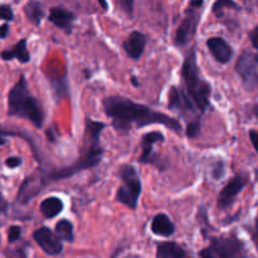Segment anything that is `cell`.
Segmentation results:
<instances>
[{
    "label": "cell",
    "instance_id": "22",
    "mask_svg": "<svg viewBox=\"0 0 258 258\" xmlns=\"http://www.w3.org/2000/svg\"><path fill=\"white\" fill-rule=\"evenodd\" d=\"M224 8H234V9H237L238 5H237L233 0H217L213 4V13L214 14L219 15V12H221L222 9H224Z\"/></svg>",
    "mask_w": 258,
    "mask_h": 258
},
{
    "label": "cell",
    "instance_id": "28",
    "mask_svg": "<svg viewBox=\"0 0 258 258\" xmlns=\"http://www.w3.org/2000/svg\"><path fill=\"white\" fill-rule=\"evenodd\" d=\"M249 39H251L253 47L258 49V27H256L253 30H252L251 34H249Z\"/></svg>",
    "mask_w": 258,
    "mask_h": 258
},
{
    "label": "cell",
    "instance_id": "3",
    "mask_svg": "<svg viewBox=\"0 0 258 258\" xmlns=\"http://www.w3.org/2000/svg\"><path fill=\"white\" fill-rule=\"evenodd\" d=\"M8 113L15 117L27 118L37 127H42L44 115L39 102L28 88L24 76L20 77L8 95Z\"/></svg>",
    "mask_w": 258,
    "mask_h": 258
},
{
    "label": "cell",
    "instance_id": "5",
    "mask_svg": "<svg viewBox=\"0 0 258 258\" xmlns=\"http://www.w3.org/2000/svg\"><path fill=\"white\" fill-rule=\"evenodd\" d=\"M122 185L118 188L116 199L131 209L138 208L141 194V180L138 170L133 165H123L120 170Z\"/></svg>",
    "mask_w": 258,
    "mask_h": 258
},
{
    "label": "cell",
    "instance_id": "11",
    "mask_svg": "<svg viewBox=\"0 0 258 258\" xmlns=\"http://www.w3.org/2000/svg\"><path fill=\"white\" fill-rule=\"evenodd\" d=\"M246 186V179L242 175H237L227 184L223 190L219 193L218 197V208L227 209L233 204L234 199L242 191V189Z\"/></svg>",
    "mask_w": 258,
    "mask_h": 258
},
{
    "label": "cell",
    "instance_id": "33",
    "mask_svg": "<svg viewBox=\"0 0 258 258\" xmlns=\"http://www.w3.org/2000/svg\"><path fill=\"white\" fill-rule=\"evenodd\" d=\"M98 3H100V4H101V7H102L103 9H105V10H107L108 5H107V2H106V0H98Z\"/></svg>",
    "mask_w": 258,
    "mask_h": 258
},
{
    "label": "cell",
    "instance_id": "15",
    "mask_svg": "<svg viewBox=\"0 0 258 258\" xmlns=\"http://www.w3.org/2000/svg\"><path fill=\"white\" fill-rule=\"evenodd\" d=\"M164 135L159 131H151V133L145 134L141 141V148H143V154L140 155L139 161L144 164L151 163V153H153V146L155 143H163Z\"/></svg>",
    "mask_w": 258,
    "mask_h": 258
},
{
    "label": "cell",
    "instance_id": "32",
    "mask_svg": "<svg viewBox=\"0 0 258 258\" xmlns=\"http://www.w3.org/2000/svg\"><path fill=\"white\" fill-rule=\"evenodd\" d=\"M202 5H203V0H190V4H189V7L201 8Z\"/></svg>",
    "mask_w": 258,
    "mask_h": 258
},
{
    "label": "cell",
    "instance_id": "21",
    "mask_svg": "<svg viewBox=\"0 0 258 258\" xmlns=\"http://www.w3.org/2000/svg\"><path fill=\"white\" fill-rule=\"evenodd\" d=\"M55 233L62 241L72 242L73 241V226L67 219H62L55 224Z\"/></svg>",
    "mask_w": 258,
    "mask_h": 258
},
{
    "label": "cell",
    "instance_id": "16",
    "mask_svg": "<svg viewBox=\"0 0 258 258\" xmlns=\"http://www.w3.org/2000/svg\"><path fill=\"white\" fill-rule=\"evenodd\" d=\"M151 231L156 236L170 237L175 232V227L166 214H158L151 222Z\"/></svg>",
    "mask_w": 258,
    "mask_h": 258
},
{
    "label": "cell",
    "instance_id": "26",
    "mask_svg": "<svg viewBox=\"0 0 258 258\" xmlns=\"http://www.w3.org/2000/svg\"><path fill=\"white\" fill-rule=\"evenodd\" d=\"M5 165L10 169L18 168V166L22 165V158H19V156H10V158L5 160Z\"/></svg>",
    "mask_w": 258,
    "mask_h": 258
},
{
    "label": "cell",
    "instance_id": "6",
    "mask_svg": "<svg viewBox=\"0 0 258 258\" xmlns=\"http://www.w3.org/2000/svg\"><path fill=\"white\" fill-rule=\"evenodd\" d=\"M242 243L234 237H224V238H212L211 246L202 251L199 256L213 258H231L237 257L242 253Z\"/></svg>",
    "mask_w": 258,
    "mask_h": 258
},
{
    "label": "cell",
    "instance_id": "23",
    "mask_svg": "<svg viewBox=\"0 0 258 258\" xmlns=\"http://www.w3.org/2000/svg\"><path fill=\"white\" fill-rule=\"evenodd\" d=\"M201 134V121L196 120V121H190L186 126V135L188 138L194 139Z\"/></svg>",
    "mask_w": 258,
    "mask_h": 258
},
{
    "label": "cell",
    "instance_id": "24",
    "mask_svg": "<svg viewBox=\"0 0 258 258\" xmlns=\"http://www.w3.org/2000/svg\"><path fill=\"white\" fill-rule=\"evenodd\" d=\"M22 236V228L19 226H12L9 228V232H8V241L10 243H14Z\"/></svg>",
    "mask_w": 258,
    "mask_h": 258
},
{
    "label": "cell",
    "instance_id": "4",
    "mask_svg": "<svg viewBox=\"0 0 258 258\" xmlns=\"http://www.w3.org/2000/svg\"><path fill=\"white\" fill-rule=\"evenodd\" d=\"M181 75H183L184 85H185V92L193 100L194 105L201 112L207 111V108L209 107V95H211L212 88L209 83L201 78L194 48L188 53L184 60Z\"/></svg>",
    "mask_w": 258,
    "mask_h": 258
},
{
    "label": "cell",
    "instance_id": "37",
    "mask_svg": "<svg viewBox=\"0 0 258 258\" xmlns=\"http://www.w3.org/2000/svg\"><path fill=\"white\" fill-rule=\"evenodd\" d=\"M256 227H257V234H258V217H257V221H256Z\"/></svg>",
    "mask_w": 258,
    "mask_h": 258
},
{
    "label": "cell",
    "instance_id": "9",
    "mask_svg": "<svg viewBox=\"0 0 258 258\" xmlns=\"http://www.w3.org/2000/svg\"><path fill=\"white\" fill-rule=\"evenodd\" d=\"M33 237H34V241L37 242L38 246L49 256H57L62 252V239L57 236V233L50 231L48 227H42V228L37 229Z\"/></svg>",
    "mask_w": 258,
    "mask_h": 258
},
{
    "label": "cell",
    "instance_id": "19",
    "mask_svg": "<svg viewBox=\"0 0 258 258\" xmlns=\"http://www.w3.org/2000/svg\"><path fill=\"white\" fill-rule=\"evenodd\" d=\"M63 211V203L57 197H49L40 203V212L45 218H54Z\"/></svg>",
    "mask_w": 258,
    "mask_h": 258
},
{
    "label": "cell",
    "instance_id": "31",
    "mask_svg": "<svg viewBox=\"0 0 258 258\" xmlns=\"http://www.w3.org/2000/svg\"><path fill=\"white\" fill-rule=\"evenodd\" d=\"M7 208H8V203L5 202V199L3 198L2 194H0V213H3V212L7 211Z\"/></svg>",
    "mask_w": 258,
    "mask_h": 258
},
{
    "label": "cell",
    "instance_id": "18",
    "mask_svg": "<svg viewBox=\"0 0 258 258\" xmlns=\"http://www.w3.org/2000/svg\"><path fill=\"white\" fill-rule=\"evenodd\" d=\"M186 253L179 244L174 242H164L158 246L156 257L158 258H183Z\"/></svg>",
    "mask_w": 258,
    "mask_h": 258
},
{
    "label": "cell",
    "instance_id": "2",
    "mask_svg": "<svg viewBox=\"0 0 258 258\" xmlns=\"http://www.w3.org/2000/svg\"><path fill=\"white\" fill-rule=\"evenodd\" d=\"M105 127V123L96 122V121H87V134L90 136V146L87 148L86 153L83 154L82 158L78 159L75 164L71 166L63 168L60 170H55L53 173L44 174V178L47 183H52V181L62 180V179L71 178L75 174L80 173V171L90 169L92 166L97 165L102 159V149L100 145V134Z\"/></svg>",
    "mask_w": 258,
    "mask_h": 258
},
{
    "label": "cell",
    "instance_id": "14",
    "mask_svg": "<svg viewBox=\"0 0 258 258\" xmlns=\"http://www.w3.org/2000/svg\"><path fill=\"white\" fill-rule=\"evenodd\" d=\"M76 17L70 10L62 9V8H53L49 13V20L59 29L64 30L66 33H70L72 30L73 22Z\"/></svg>",
    "mask_w": 258,
    "mask_h": 258
},
{
    "label": "cell",
    "instance_id": "36",
    "mask_svg": "<svg viewBox=\"0 0 258 258\" xmlns=\"http://www.w3.org/2000/svg\"><path fill=\"white\" fill-rule=\"evenodd\" d=\"M133 83H134V85L136 86V87H138V86H139V82H138V81L135 80V78H133Z\"/></svg>",
    "mask_w": 258,
    "mask_h": 258
},
{
    "label": "cell",
    "instance_id": "8",
    "mask_svg": "<svg viewBox=\"0 0 258 258\" xmlns=\"http://www.w3.org/2000/svg\"><path fill=\"white\" fill-rule=\"evenodd\" d=\"M197 9L198 8H189L186 17L184 18L183 22L179 25L178 30H176L175 43L179 47H184V45L188 44L191 40V38H193V35L196 34L199 20H201V15L197 12Z\"/></svg>",
    "mask_w": 258,
    "mask_h": 258
},
{
    "label": "cell",
    "instance_id": "27",
    "mask_svg": "<svg viewBox=\"0 0 258 258\" xmlns=\"http://www.w3.org/2000/svg\"><path fill=\"white\" fill-rule=\"evenodd\" d=\"M223 175H224V163L222 160H219L213 169V176L214 179H221Z\"/></svg>",
    "mask_w": 258,
    "mask_h": 258
},
{
    "label": "cell",
    "instance_id": "10",
    "mask_svg": "<svg viewBox=\"0 0 258 258\" xmlns=\"http://www.w3.org/2000/svg\"><path fill=\"white\" fill-rule=\"evenodd\" d=\"M47 181H45L44 174H34L32 176H28L24 181H23L22 186L19 189V193H18V201L20 203L25 204L29 201H32L35 196L40 193V191L44 189V186L47 185Z\"/></svg>",
    "mask_w": 258,
    "mask_h": 258
},
{
    "label": "cell",
    "instance_id": "25",
    "mask_svg": "<svg viewBox=\"0 0 258 258\" xmlns=\"http://www.w3.org/2000/svg\"><path fill=\"white\" fill-rule=\"evenodd\" d=\"M0 19L7 20V22L14 19V14H13V10L9 5H0Z\"/></svg>",
    "mask_w": 258,
    "mask_h": 258
},
{
    "label": "cell",
    "instance_id": "29",
    "mask_svg": "<svg viewBox=\"0 0 258 258\" xmlns=\"http://www.w3.org/2000/svg\"><path fill=\"white\" fill-rule=\"evenodd\" d=\"M249 139H251L252 144H253L254 149H256V151L258 153V133L257 131H254V130L249 131Z\"/></svg>",
    "mask_w": 258,
    "mask_h": 258
},
{
    "label": "cell",
    "instance_id": "17",
    "mask_svg": "<svg viewBox=\"0 0 258 258\" xmlns=\"http://www.w3.org/2000/svg\"><path fill=\"white\" fill-rule=\"evenodd\" d=\"M2 58L4 60L18 59L22 63H28L30 60V54L27 49V39H22L14 45V48L10 50L2 52Z\"/></svg>",
    "mask_w": 258,
    "mask_h": 258
},
{
    "label": "cell",
    "instance_id": "34",
    "mask_svg": "<svg viewBox=\"0 0 258 258\" xmlns=\"http://www.w3.org/2000/svg\"><path fill=\"white\" fill-rule=\"evenodd\" d=\"M5 143H7V140H5V138H4V134H3L2 131H0V146L4 145Z\"/></svg>",
    "mask_w": 258,
    "mask_h": 258
},
{
    "label": "cell",
    "instance_id": "1",
    "mask_svg": "<svg viewBox=\"0 0 258 258\" xmlns=\"http://www.w3.org/2000/svg\"><path fill=\"white\" fill-rule=\"evenodd\" d=\"M103 110L108 117L112 118L116 128H128L133 123L140 126L161 123L175 133H180L181 125L176 118L170 117L165 113L156 112L145 105H140L134 101L120 96H111L103 100Z\"/></svg>",
    "mask_w": 258,
    "mask_h": 258
},
{
    "label": "cell",
    "instance_id": "13",
    "mask_svg": "<svg viewBox=\"0 0 258 258\" xmlns=\"http://www.w3.org/2000/svg\"><path fill=\"white\" fill-rule=\"evenodd\" d=\"M207 44H208V48L212 52V54L214 55V58L218 62L224 64V63H228L231 60L232 55H233V50H232L231 45L223 38L213 37L207 42Z\"/></svg>",
    "mask_w": 258,
    "mask_h": 258
},
{
    "label": "cell",
    "instance_id": "12",
    "mask_svg": "<svg viewBox=\"0 0 258 258\" xmlns=\"http://www.w3.org/2000/svg\"><path fill=\"white\" fill-rule=\"evenodd\" d=\"M146 45V37L141 32H133L123 42V49L133 59H139L143 55Z\"/></svg>",
    "mask_w": 258,
    "mask_h": 258
},
{
    "label": "cell",
    "instance_id": "35",
    "mask_svg": "<svg viewBox=\"0 0 258 258\" xmlns=\"http://www.w3.org/2000/svg\"><path fill=\"white\" fill-rule=\"evenodd\" d=\"M253 113H254V115H256L257 117H258V105L254 106V108H253Z\"/></svg>",
    "mask_w": 258,
    "mask_h": 258
},
{
    "label": "cell",
    "instance_id": "20",
    "mask_svg": "<svg viewBox=\"0 0 258 258\" xmlns=\"http://www.w3.org/2000/svg\"><path fill=\"white\" fill-rule=\"evenodd\" d=\"M24 13L25 15H27L28 19L35 25H39L40 23H42L43 17H44L42 3L35 2V0H32V2H29L27 5H25Z\"/></svg>",
    "mask_w": 258,
    "mask_h": 258
},
{
    "label": "cell",
    "instance_id": "7",
    "mask_svg": "<svg viewBox=\"0 0 258 258\" xmlns=\"http://www.w3.org/2000/svg\"><path fill=\"white\" fill-rule=\"evenodd\" d=\"M237 72L248 88L258 86V59L251 52H244L237 60Z\"/></svg>",
    "mask_w": 258,
    "mask_h": 258
},
{
    "label": "cell",
    "instance_id": "30",
    "mask_svg": "<svg viewBox=\"0 0 258 258\" xmlns=\"http://www.w3.org/2000/svg\"><path fill=\"white\" fill-rule=\"evenodd\" d=\"M8 33H9V24L4 23L3 25H0V38L5 39L8 37Z\"/></svg>",
    "mask_w": 258,
    "mask_h": 258
}]
</instances>
